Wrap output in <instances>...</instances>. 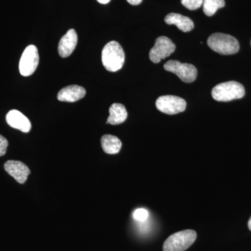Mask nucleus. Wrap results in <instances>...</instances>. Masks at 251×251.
<instances>
[{
	"label": "nucleus",
	"instance_id": "nucleus-9",
	"mask_svg": "<svg viewBox=\"0 0 251 251\" xmlns=\"http://www.w3.org/2000/svg\"><path fill=\"white\" fill-rule=\"evenodd\" d=\"M4 166L6 173L13 176L19 184L25 183L31 173L29 168L21 161L11 160L6 161Z\"/></svg>",
	"mask_w": 251,
	"mask_h": 251
},
{
	"label": "nucleus",
	"instance_id": "nucleus-11",
	"mask_svg": "<svg viewBox=\"0 0 251 251\" xmlns=\"http://www.w3.org/2000/svg\"><path fill=\"white\" fill-rule=\"evenodd\" d=\"M77 35L75 29H71L67 31L65 35L63 36L59 41L58 52L62 57H67L72 54L76 47Z\"/></svg>",
	"mask_w": 251,
	"mask_h": 251
},
{
	"label": "nucleus",
	"instance_id": "nucleus-5",
	"mask_svg": "<svg viewBox=\"0 0 251 251\" xmlns=\"http://www.w3.org/2000/svg\"><path fill=\"white\" fill-rule=\"evenodd\" d=\"M165 70L176 74L183 82L191 83L196 80L198 71L193 64L170 60L164 64Z\"/></svg>",
	"mask_w": 251,
	"mask_h": 251
},
{
	"label": "nucleus",
	"instance_id": "nucleus-17",
	"mask_svg": "<svg viewBox=\"0 0 251 251\" xmlns=\"http://www.w3.org/2000/svg\"><path fill=\"white\" fill-rule=\"evenodd\" d=\"M204 0H181V4L189 10L199 9L203 4Z\"/></svg>",
	"mask_w": 251,
	"mask_h": 251
},
{
	"label": "nucleus",
	"instance_id": "nucleus-4",
	"mask_svg": "<svg viewBox=\"0 0 251 251\" xmlns=\"http://www.w3.org/2000/svg\"><path fill=\"white\" fill-rule=\"evenodd\" d=\"M197 233L193 229H185L172 234L163 244V251H185L196 242Z\"/></svg>",
	"mask_w": 251,
	"mask_h": 251
},
{
	"label": "nucleus",
	"instance_id": "nucleus-7",
	"mask_svg": "<svg viewBox=\"0 0 251 251\" xmlns=\"http://www.w3.org/2000/svg\"><path fill=\"white\" fill-rule=\"evenodd\" d=\"M156 106L159 111L163 113L176 115L186 110V102L184 99L176 96H162L157 99Z\"/></svg>",
	"mask_w": 251,
	"mask_h": 251
},
{
	"label": "nucleus",
	"instance_id": "nucleus-8",
	"mask_svg": "<svg viewBox=\"0 0 251 251\" xmlns=\"http://www.w3.org/2000/svg\"><path fill=\"white\" fill-rule=\"evenodd\" d=\"M176 46L166 36H160L155 41L154 46L150 50V59L151 62L157 64L161 62V59L169 57L175 52Z\"/></svg>",
	"mask_w": 251,
	"mask_h": 251
},
{
	"label": "nucleus",
	"instance_id": "nucleus-20",
	"mask_svg": "<svg viewBox=\"0 0 251 251\" xmlns=\"http://www.w3.org/2000/svg\"><path fill=\"white\" fill-rule=\"evenodd\" d=\"M131 5H138L143 1V0H126Z\"/></svg>",
	"mask_w": 251,
	"mask_h": 251
},
{
	"label": "nucleus",
	"instance_id": "nucleus-10",
	"mask_svg": "<svg viewBox=\"0 0 251 251\" xmlns=\"http://www.w3.org/2000/svg\"><path fill=\"white\" fill-rule=\"evenodd\" d=\"M6 121L12 128L28 133L31 128V122L27 117L17 110H11L6 116Z\"/></svg>",
	"mask_w": 251,
	"mask_h": 251
},
{
	"label": "nucleus",
	"instance_id": "nucleus-13",
	"mask_svg": "<svg viewBox=\"0 0 251 251\" xmlns=\"http://www.w3.org/2000/svg\"><path fill=\"white\" fill-rule=\"evenodd\" d=\"M165 22L168 25H175L178 29L184 32H188L194 28V23L191 18L179 14L171 13L167 15Z\"/></svg>",
	"mask_w": 251,
	"mask_h": 251
},
{
	"label": "nucleus",
	"instance_id": "nucleus-2",
	"mask_svg": "<svg viewBox=\"0 0 251 251\" xmlns=\"http://www.w3.org/2000/svg\"><path fill=\"white\" fill-rule=\"evenodd\" d=\"M207 44L211 50L224 55L237 53L240 48L237 39L224 33L211 34L208 39Z\"/></svg>",
	"mask_w": 251,
	"mask_h": 251
},
{
	"label": "nucleus",
	"instance_id": "nucleus-15",
	"mask_svg": "<svg viewBox=\"0 0 251 251\" xmlns=\"http://www.w3.org/2000/svg\"><path fill=\"white\" fill-rule=\"evenodd\" d=\"M100 143L104 152L108 154H116L122 148L121 140L112 135H104L100 139Z\"/></svg>",
	"mask_w": 251,
	"mask_h": 251
},
{
	"label": "nucleus",
	"instance_id": "nucleus-18",
	"mask_svg": "<svg viewBox=\"0 0 251 251\" xmlns=\"http://www.w3.org/2000/svg\"><path fill=\"white\" fill-rule=\"evenodd\" d=\"M149 216L148 211L145 209H136L133 213V218L140 222H145Z\"/></svg>",
	"mask_w": 251,
	"mask_h": 251
},
{
	"label": "nucleus",
	"instance_id": "nucleus-22",
	"mask_svg": "<svg viewBox=\"0 0 251 251\" xmlns=\"http://www.w3.org/2000/svg\"><path fill=\"white\" fill-rule=\"evenodd\" d=\"M248 226H249V228L251 231V216L250 219H249V224H248Z\"/></svg>",
	"mask_w": 251,
	"mask_h": 251
},
{
	"label": "nucleus",
	"instance_id": "nucleus-12",
	"mask_svg": "<svg viewBox=\"0 0 251 251\" xmlns=\"http://www.w3.org/2000/svg\"><path fill=\"white\" fill-rule=\"evenodd\" d=\"M85 94L84 87L76 85H70L59 91L57 99L60 101L75 102L83 98Z\"/></svg>",
	"mask_w": 251,
	"mask_h": 251
},
{
	"label": "nucleus",
	"instance_id": "nucleus-6",
	"mask_svg": "<svg viewBox=\"0 0 251 251\" xmlns=\"http://www.w3.org/2000/svg\"><path fill=\"white\" fill-rule=\"evenodd\" d=\"M39 63V55L35 46H27L21 56L19 63V71L23 76L32 75Z\"/></svg>",
	"mask_w": 251,
	"mask_h": 251
},
{
	"label": "nucleus",
	"instance_id": "nucleus-23",
	"mask_svg": "<svg viewBox=\"0 0 251 251\" xmlns=\"http://www.w3.org/2000/svg\"></svg>",
	"mask_w": 251,
	"mask_h": 251
},
{
	"label": "nucleus",
	"instance_id": "nucleus-21",
	"mask_svg": "<svg viewBox=\"0 0 251 251\" xmlns=\"http://www.w3.org/2000/svg\"><path fill=\"white\" fill-rule=\"evenodd\" d=\"M97 1L100 3V4H106L110 2V0H97Z\"/></svg>",
	"mask_w": 251,
	"mask_h": 251
},
{
	"label": "nucleus",
	"instance_id": "nucleus-16",
	"mask_svg": "<svg viewBox=\"0 0 251 251\" xmlns=\"http://www.w3.org/2000/svg\"><path fill=\"white\" fill-rule=\"evenodd\" d=\"M203 11L207 16H212L216 11L226 5L225 0H204L203 1Z\"/></svg>",
	"mask_w": 251,
	"mask_h": 251
},
{
	"label": "nucleus",
	"instance_id": "nucleus-3",
	"mask_svg": "<svg viewBox=\"0 0 251 251\" xmlns=\"http://www.w3.org/2000/svg\"><path fill=\"white\" fill-rule=\"evenodd\" d=\"M245 95L244 86L236 81L222 82L214 87L211 96L217 101L227 102L242 99Z\"/></svg>",
	"mask_w": 251,
	"mask_h": 251
},
{
	"label": "nucleus",
	"instance_id": "nucleus-1",
	"mask_svg": "<svg viewBox=\"0 0 251 251\" xmlns=\"http://www.w3.org/2000/svg\"><path fill=\"white\" fill-rule=\"evenodd\" d=\"M102 63L106 70L116 72L125 64V54L120 44L112 41L104 46L101 54Z\"/></svg>",
	"mask_w": 251,
	"mask_h": 251
},
{
	"label": "nucleus",
	"instance_id": "nucleus-19",
	"mask_svg": "<svg viewBox=\"0 0 251 251\" xmlns=\"http://www.w3.org/2000/svg\"><path fill=\"white\" fill-rule=\"evenodd\" d=\"M9 142L2 135H0V156L5 155L7 150Z\"/></svg>",
	"mask_w": 251,
	"mask_h": 251
},
{
	"label": "nucleus",
	"instance_id": "nucleus-14",
	"mask_svg": "<svg viewBox=\"0 0 251 251\" xmlns=\"http://www.w3.org/2000/svg\"><path fill=\"white\" fill-rule=\"evenodd\" d=\"M110 116L107 120V124L112 125H120L126 120L128 112L125 105L121 103H113L109 109Z\"/></svg>",
	"mask_w": 251,
	"mask_h": 251
}]
</instances>
